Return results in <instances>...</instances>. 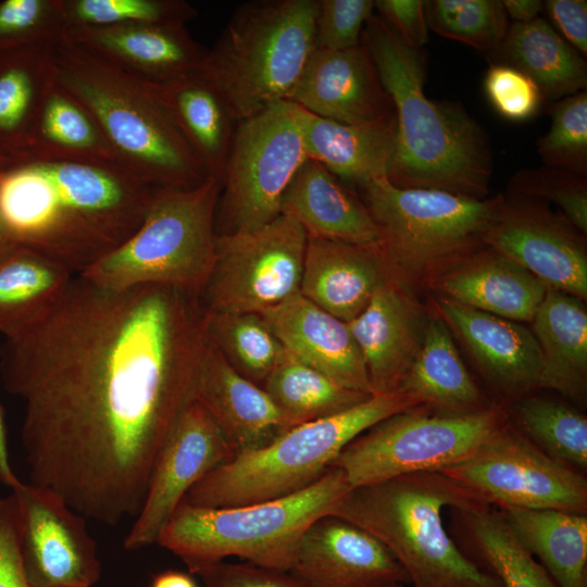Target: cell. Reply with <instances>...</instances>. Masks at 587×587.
<instances>
[{
    "instance_id": "obj_34",
    "label": "cell",
    "mask_w": 587,
    "mask_h": 587,
    "mask_svg": "<svg viewBox=\"0 0 587 587\" xmlns=\"http://www.w3.org/2000/svg\"><path fill=\"white\" fill-rule=\"evenodd\" d=\"M75 275L46 255L13 243L0 253V333L14 337L41 321Z\"/></svg>"
},
{
    "instance_id": "obj_56",
    "label": "cell",
    "mask_w": 587,
    "mask_h": 587,
    "mask_svg": "<svg viewBox=\"0 0 587 587\" xmlns=\"http://www.w3.org/2000/svg\"><path fill=\"white\" fill-rule=\"evenodd\" d=\"M9 160L10 158L0 152V167H2Z\"/></svg>"
},
{
    "instance_id": "obj_19",
    "label": "cell",
    "mask_w": 587,
    "mask_h": 587,
    "mask_svg": "<svg viewBox=\"0 0 587 587\" xmlns=\"http://www.w3.org/2000/svg\"><path fill=\"white\" fill-rule=\"evenodd\" d=\"M287 101L316 116L350 125L374 123L395 114L362 42L340 51L314 49Z\"/></svg>"
},
{
    "instance_id": "obj_5",
    "label": "cell",
    "mask_w": 587,
    "mask_h": 587,
    "mask_svg": "<svg viewBox=\"0 0 587 587\" xmlns=\"http://www.w3.org/2000/svg\"><path fill=\"white\" fill-rule=\"evenodd\" d=\"M485 505L491 504L453 478L425 472L351 488L330 514L383 542L411 587H501L496 576L461 551L441 517L446 507Z\"/></svg>"
},
{
    "instance_id": "obj_26",
    "label": "cell",
    "mask_w": 587,
    "mask_h": 587,
    "mask_svg": "<svg viewBox=\"0 0 587 587\" xmlns=\"http://www.w3.org/2000/svg\"><path fill=\"white\" fill-rule=\"evenodd\" d=\"M452 264L434 284L445 297L514 322L533 321L548 287L530 272L486 247Z\"/></svg>"
},
{
    "instance_id": "obj_43",
    "label": "cell",
    "mask_w": 587,
    "mask_h": 587,
    "mask_svg": "<svg viewBox=\"0 0 587 587\" xmlns=\"http://www.w3.org/2000/svg\"><path fill=\"white\" fill-rule=\"evenodd\" d=\"M551 127L537 142L545 166L587 174V92L562 98L549 108Z\"/></svg>"
},
{
    "instance_id": "obj_55",
    "label": "cell",
    "mask_w": 587,
    "mask_h": 587,
    "mask_svg": "<svg viewBox=\"0 0 587 587\" xmlns=\"http://www.w3.org/2000/svg\"><path fill=\"white\" fill-rule=\"evenodd\" d=\"M13 243L15 242H13L10 236V233L8 230V227L5 225V222L0 212V253Z\"/></svg>"
},
{
    "instance_id": "obj_17",
    "label": "cell",
    "mask_w": 587,
    "mask_h": 587,
    "mask_svg": "<svg viewBox=\"0 0 587 587\" xmlns=\"http://www.w3.org/2000/svg\"><path fill=\"white\" fill-rule=\"evenodd\" d=\"M234 457L214 420L198 401H192L157 457L142 507L124 540L125 549L137 550L157 542L188 490Z\"/></svg>"
},
{
    "instance_id": "obj_13",
    "label": "cell",
    "mask_w": 587,
    "mask_h": 587,
    "mask_svg": "<svg viewBox=\"0 0 587 587\" xmlns=\"http://www.w3.org/2000/svg\"><path fill=\"white\" fill-rule=\"evenodd\" d=\"M308 236L280 214L248 232L217 234L202 292L207 311L260 314L300 292Z\"/></svg>"
},
{
    "instance_id": "obj_35",
    "label": "cell",
    "mask_w": 587,
    "mask_h": 587,
    "mask_svg": "<svg viewBox=\"0 0 587 587\" xmlns=\"http://www.w3.org/2000/svg\"><path fill=\"white\" fill-rule=\"evenodd\" d=\"M499 511L560 587H587V514L516 507Z\"/></svg>"
},
{
    "instance_id": "obj_52",
    "label": "cell",
    "mask_w": 587,
    "mask_h": 587,
    "mask_svg": "<svg viewBox=\"0 0 587 587\" xmlns=\"http://www.w3.org/2000/svg\"><path fill=\"white\" fill-rule=\"evenodd\" d=\"M502 4L507 16L514 23H528L544 9V2L539 0H503Z\"/></svg>"
},
{
    "instance_id": "obj_57",
    "label": "cell",
    "mask_w": 587,
    "mask_h": 587,
    "mask_svg": "<svg viewBox=\"0 0 587 587\" xmlns=\"http://www.w3.org/2000/svg\"><path fill=\"white\" fill-rule=\"evenodd\" d=\"M386 587H407V586L403 585V584H394V585H389V586H386Z\"/></svg>"
},
{
    "instance_id": "obj_37",
    "label": "cell",
    "mask_w": 587,
    "mask_h": 587,
    "mask_svg": "<svg viewBox=\"0 0 587 587\" xmlns=\"http://www.w3.org/2000/svg\"><path fill=\"white\" fill-rule=\"evenodd\" d=\"M50 48L26 47L0 53V152L10 159L25 152L53 83Z\"/></svg>"
},
{
    "instance_id": "obj_38",
    "label": "cell",
    "mask_w": 587,
    "mask_h": 587,
    "mask_svg": "<svg viewBox=\"0 0 587 587\" xmlns=\"http://www.w3.org/2000/svg\"><path fill=\"white\" fill-rule=\"evenodd\" d=\"M261 386L291 427L337 414L371 397L337 384L288 352Z\"/></svg>"
},
{
    "instance_id": "obj_50",
    "label": "cell",
    "mask_w": 587,
    "mask_h": 587,
    "mask_svg": "<svg viewBox=\"0 0 587 587\" xmlns=\"http://www.w3.org/2000/svg\"><path fill=\"white\" fill-rule=\"evenodd\" d=\"M0 587H30L23 573L13 494L0 497Z\"/></svg>"
},
{
    "instance_id": "obj_32",
    "label": "cell",
    "mask_w": 587,
    "mask_h": 587,
    "mask_svg": "<svg viewBox=\"0 0 587 587\" xmlns=\"http://www.w3.org/2000/svg\"><path fill=\"white\" fill-rule=\"evenodd\" d=\"M451 510L454 541L501 587H560L516 539L499 510L492 505Z\"/></svg>"
},
{
    "instance_id": "obj_44",
    "label": "cell",
    "mask_w": 587,
    "mask_h": 587,
    "mask_svg": "<svg viewBox=\"0 0 587 587\" xmlns=\"http://www.w3.org/2000/svg\"><path fill=\"white\" fill-rule=\"evenodd\" d=\"M66 32L63 0L0 1V53L52 46Z\"/></svg>"
},
{
    "instance_id": "obj_24",
    "label": "cell",
    "mask_w": 587,
    "mask_h": 587,
    "mask_svg": "<svg viewBox=\"0 0 587 587\" xmlns=\"http://www.w3.org/2000/svg\"><path fill=\"white\" fill-rule=\"evenodd\" d=\"M383 247H363L308 237L300 294L349 323L391 280Z\"/></svg>"
},
{
    "instance_id": "obj_46",
    "label": "cell",
    "mask_w": 587,
    "mask_h": 587,
    "mask_svg": "<svg viewBox=\"0 0 587 587\" xmlns=\"http://www.w3.org/2000/svg\"><path fill=\"white\" fill-rule=\"evenodd\" d=\"M374 0H319L315 49L340 51L358 46Z\"/></svg>"
},
{
    "instance_id": "obj_47",
    "label": "cell",
    "mask_w": 587,
    "mask_h": 587,
    "mask_svg": "<svg viewBox=\"0 0 587 587\" xmlns=\"http://www.w3.org/2000/svg\"><path fill=\"white\" fill-rule=\"evenodd\" d=\"M484 89L494 109L510 121L532 118L544 101L538 87L527 75L502 63L488 68Z\"/></svg>"
},
{
    "instance_id": "obj_33",
    "label": "cell",
    "mask_w": 587,
    "mask_h": 587,
    "mask_svg": "<svg viewBox=\"0 0 587 587\" xmlns=\"http://www.w3.org/2000/svg\"><path fill=\"white\" fill-rule=\"evenodd\" d=\"M499 60L527 75L544 100H560L586 90L587 65L544 18L513 23L497 49Z\"/></svg>"
},
{
    "instance_id": "obj_27",
    "label": "cell",
    "mask_w": 587,
    "mask_h": 587,
    "mask_svg": "<svg viewBox=\"0 0 587 587\" xmlns=\"http://www.w3.org/2000/svg\"><path fill=\"white\" fill-rule=\"evenodd\" d=\"M280 213L295 218L308 237L383 247L379 229L365 204L310 158L289 184Z\"/></svg>"
},
{
    "instance_id": "obj_12",
    "label": "cell",
    "mask_w": 587,
    "mask_h": 587,
    "mask_svg": "<svg viewBox=\"0 0 587 587\" xmlns=\"http://www.w3.org/2000/svg\"><path fill=\"white\" fill-rule=\"evenodd\" d=\"M308 159L295 103L280 101L238 122L222 179L221 234L252 230L280 215L283 197Z\"/></svg>"
},
{
    "instance_id": "obj_42",
    "label": "cell",
    "mask_w": 587,
    "mask_h": 587,
    "mask_svg": "<svg viewBox=\"0 0 587 587\" xmlns=\"http://www.w3.org/2000/svg\"><path fill=\"white\" fill-rule=\"evenodd\" d=\"M67 29L138 24H184L198 15L184 0H63Z\"/></svg>"
},
{
    "instance_id": "obj_45",
    "label": "cell",
    "mask_w": 587,
    "mask_h": 587,
    "mask_svg": "<svg viewBox=\"0 0 587 587\" xmlns=\"http://www.w3.org/2000/svg\"><path fill=\"white\" fill-rule=\"evenodd\" d=\"M509 189L511 193L555 203L576 229L587 233L586 177L549 166L521 170L511 178Z\"/></svg>"
},
{
    "instance_id": "obj_3",
    "label": "cell",
    "mask_w": 587,
    "mask_h": 587,
    "mask_svg": "<svg viewBox=\"0 0 587 587\" xmlns=\"http://www.w3.org/2000/svg\"><path fill=\"white\" fill-rule=\"evenodd\" d=\"M369 50L396 116V148L387 173L402 188H432L485 199L492 158L483 128L459 103L424 93L425 62L377 15L364 25Z\"/></svg>"
},
{
    "instance_id": "obj_7",
    "label": "cell",
    "mask_w": 587,
    "mask_h": 587,
    "mask_svg": "<svg viewBox=\"0 0 587 587\" xmlns=\"http://www.w3.org/2000/svg\"><path fill=\"white\" fill-rule=\"evenodd\" d=\"M421 405L399 390L373 395L337 414L292 427L271 444L236 454L196 483L182 501L208 508L264 502L319 480L341 450L378 422Z\"/></svg>"
},
{
    "instance_id": "obj_15",
    "label": "cell",
    "mask_w": 587,
    "mask_h": 587,
    "mask_svg": "<svg viewBox=\"0 0 587 587\" xmlns=\"http://www.w3.org/2000/svg\"><path fill=\"white\" fill-rule=\"evenodd\" d=\"M484 243L517 263L548 289L587 297V252L583 234L544 200L498 196Z\"/></svg>"
},
{
    "instance_id": "obj_30",
    "label": "cell",
    "mask_w": 587,
    "mask_h": 587,
    "mask_svg": "<svg viewBox=\"0 0 587 587\" xmlns=\"http://www.w3.org/2000/svg\"><path fill=\"white\" fill-rule=\"evenodd\" d=\"M152 85L209 175L222 183L236 121L220 90L201 70Z\"/></svg>"
},
{
    "instance_id": "obj_14",
    "label": "cell",
    "mask_w": 587,
    "mask_h": 587,
    "mask_svg": "<svg viewBox=\"0 0 587 587\" xmlns=\"http://www.w3.org/2000/svg\"><path fill=\"white\" fill-rule=\"evenodd\" d=\"M491 505L587 514V480L510 421L464 461L440 471Z\"/></svg>"
},
{
    "instance_id": "obj_49",
    "label": "cell",
    "mask_w": 587,
    "mask_h": 587,
    "mask_svg": "<svg viewBox=\"0 0 587 587\" xmlns=\"http://www.w3.org/2000/svg\"><path fill=\"white\" fill-rule=\"evenodd\" d=\"M377 15L409 47L420 50L428 39L425 1L374 0Z\"/></svg>"
},
{
    "instance_id": "obj_21",
    "label": "cell",
    "mask_w": 587,
    "mask_h": 587,
    "mask_svg": "<svg viewBox=\"0 0 587 587\" xmlns=\"http://www.w3.org/2000/svg\"><path fill=\"white\" fill-rule=\"evenodd\" d=\"M260 315L298 361L348 389L373 396L364 360L346 322L300 292Z\"/></svg>"
},
{
    "instance_id": "obj_22",
    "label": "cell",
    "mask_w": 587,
    "mask_h": 587,
    "mask_svg": "<svg viewBox=\"0 0 587 587\" xmlns=\"http://www.w3.org/2000/svg\"><path fill=\"white\" fill-rule=\"evenodd\" d=\"M437 308L497 391L516 400L538 389L541 352L529 329L446 297Z\"/></svg>"
},
{
    "instance_id": "obj_36",
    "label": "cell",
    "mask_w": 587,
    "mask_h": 587,
    "mask_svg": "<svg viewBox=\"0 0 587 587\" xmlns=\"http://www.w3.org/2000/svg\"><path fill=\"white\" fill-rule=\"evenodd\" d=\"M17 159L122 165L90 112L54 82L45 96L28 146Z\"/></svg>"
},
{
    "instance_id": "obj_39",
    "label": "cell",
    "mask_w": 587,
    "mask_h": 587,
    "mask_svg": "<svg viewBox=\"0 0 587 587\" xmlns=\"http://www.w3.org/2000/svg\"><path fill=\"white\" fill-rule=\"evenodd\" d=\"M509 421L548 455L579 470L587 467V419L567 403L537 395L515 400Z\"/></svg>"
},
{
    "instance_id": "obj_28",
    "label": "cell",
    "mask_w": 587,
    "mask_h": 587,
    "mask_svg": "<svg viewBox=\"0 0 587 587\" xmlns=\"http://www.w3.org/2000/svg\"><path fill=\"white\" fill-rule=\"evenodd\" d=\"M300 118L308 157L340 180L361 187L387 176L396 148L395 114L374 123L350 125L300 108Z\"/></svg>"
},
{
    "instance_id": "obj_16",
    "label": "cell",
    "mask_w": 587,
    "mask_h": 587,
    "mask_svg": "<svg viewBox=\"0 0 587 587\" xmlns=\"http://www.w3.org/2000/svg\"><path fill=\"white\" fill-rule=\"evenodd\" d=\"M15 500L18 550L30 587H91L101 576L85 516L49 488L21 483Z\"/></svg>"
},
{
    "instance_id": "obj_23",
    "label": "cell",
    "mask_w": 587,
    "mask_h": 587,
    "mask_svg": "<svg viewBox=\"0 0 587 587\" xmlns=\"http://www.w3.org/2000/svg\"><path fill=\"white\" fill-rule=\"evenodd\" d=\"M65 37L152 84L200 71L207 54L184 24L74 27Z\"/></svg>"
},
{
    "instance_id": "obj_6",
    "label": "cell",
    "mask_w": 587,
    "mask_h": 587,
    "mask_svg": "<svg viewBox=\"0 0 587 587\" xmlns=\"http://www.w3.org/2000/svg\"><path fill=\"white\" fill-rule=\"evenodd\" d=\"M350 489L342 471L329 466L308 488L274 500L227 508L182 501L157 544L180 558L189 573L228 557L289 572L305 530Z\"/></svg>"
},
{
    "instance_id": "obj_20",
    "label": "cell",
    "mask_w": 587,
    "mask_h": 587,
    "mask_svg": "<svg viewBox=\"0 0 587 587\" xmlns=\"http://www.w3.org/2000/svg\"><path fill=\"white\" fill-rule=\"evenodd\" d=\"M196 401L214 420L235 455L262 448L292 428L262 386L239 374L209 338Z\"/></svg>"
},
{
    "instance_id": "obj_4",
    "label": "cell",
    "mask_w": 587,
    "mask_h": 587,
    "mask_svg": "<svg viewBox=\"0 0 587 587\" xmlns=\"http://www.w3.org/2000/svg\"><path fill=\"white\" fill-rule=\"evenodd\" d=\"M52 79L95 117L120 163L158 188L188 189L210 175L153 85L71 41L50 48Z\"/></svg>"
},
{
    "instance_id": "obj_1",
    "label": "cell",
    "mask_w": 587,
    "mask_h": 587,
    "mask_svg": "<svg viewBox=\"0 0 587 587\" xmlns=\"http://www.w3.org/2000/svg\"><path fill=\"white\" fill-rule=\"evenodd\" d=\"M198 297L75 275L41 321L5 339L0 373L24 403L29 484L107 525L138 515L157 457L196 400L208 342Z\"/></svg>"
},
{
    "instance_id": "obj_2",
    "label": "cell",
    "mask_w": 587,
    "mask_h": 587,
    "mask_svg": "<svg viewBox=\"0 0 587 587\" xmlns=\"http://www.w3.org/2000/svg\"><path fill=\"white\" fill-rule=\"evenodd\" d=\"M157 188L120 164L10 159L0 212L13 242L79 275L137 230Z\"/></svg>"
},
{
    "instance_id": "obj_10",
    "label": "cell",
    "mask_w": 587,
    "mask_h": 587,
    "mask_svg": "<svg viewBox=\"0 0 587 587\" xmlns=\"http://www.w3.org/2000/svg\"><path fill=\"white\" fill-rule=\"evenodd\" d=\"M389 261L415 275L452 265L486 247L498 196L476 199L440 189L402 188L387 176L359 187Z\"/></svg>"
},
{
    "instance_id": "obj_11",
    "label": "cell",
    "mask_w": 587,
    "mask_h": 587,
    "mask_svg": "<svg viewBox=\"0 0 587 587\" xmlns=\"http://www.w3.org/2000/svg\"><path fill=\"white\" fill-rule=\"evenodd\" d=\"M509 421L499 404L470 414L417 405L396 413L349 442L330 466L351 488L401 475L440 472L471 457Z\"/></svg>"
},
{
    "instance_id": "obj_54",
    "label": "cell",
    "mask_w": 587,
    "mask_h": 587,
    "mask_svg": "<svg viewBox=\"0 0 587 587\" xmlns=\"http://www.w3.org/2000/svg\"><path fill=\"white\" fill-rule=\"evenodd\" d=\"M149 587H198L190 573L165 570L152 576Z\"/></svg>"
},
{
    "instance_id": "obj_51",
    "label": "cell",
    "mask_w": 587,
    "mask_h": 587,
    "mask_svg": "<svg viewBox=\"0 0 587 587\" xmlns=\"http://www.w3.org/2000/svg\"><path fill=\"white\" fill-rule=\"evenodd\" d=\"M544 8L565 40L585 57L587 54V1L547 0L544 2Z\"/></svg>"
},
{
    "instance_id": "obj_53",
    "label": "cell",
    "mask_w": 587,
    "mask_h": 587,
    "mask_svg": "<svg viewBox=\"0 0 587 587\" xmlns=\"http://www.w3.org/2000/svg\"><path fill=\"white\" fill-rule=\"evenodd\" d=\"M0 483L11 490L22 482L15 475L9 460L7 428L4 415L0 405Z\"/></svg>"
},
{
    "instance_id": "obj_9",
    "label": "cell",
    "mask_w": 587,
    "mask_h": 587,
    "mask_svg": "<svg viewBox=\"0 0 587 587\" xmlns=\"http://www.w3.org/2000/svg\"><path fill=\"white\" fill-rule=\"evenodd\" d=\"M221 188L212 175L193 188H157L137 230L79 276L109 289L162 285L202 292L214 262Z\"/></svg>"
},
{
    "instance_id": "obj_29",
    "label": "cell",
    "mask_w": 587,
    "mask_h": 587,
    "mask_svg": "<svg viewBox=\"0 0 587 587\" xmlns=\"http://www.w3.org/2000/svg\"><path fill=\"white\" fill-rule=\"evenodd\" d=\"M398 390L441 414L486 410L489 401L463 363L445 321L432 317Z\"/></svg>"
},
{
    "instance_id": "obj_48",
    "label": "cell",
    "mask_w": 587,
    "mask_h": 587,
    "mask_svg": "<svg viewBox=\"0 0 587 587\" xmlns=\"http://www.w3.org/2000/svg\"><path fill=\"white\" fill-rule=\"evenodd\" d=\"M203 587H311L288 571L250 563L215 562L195 570Z\"/></svg>"
},
{
    "instance_id": "obj_40",
    "label": "cell",
    "mask_w": 587,
    "mask_h": 587,
    "mask_svg": "<svg viewBox=\"0 0 587 587\" xmlns=\"http://www.w3.org/2000/svg\"><path fill=\"white\" fill-rule=\"evenodd\" d=\"M209 340L243 377L261 384L284 359L287 350L257 313L209 312Z\"/></svg>"
},
{
    "instance_id": "obj_25",
    "label": "cell",
    "mask_w": 587,
    "mask_h": 587,
    "mask_svg": "<svg viewBox=\"0 0 587 587\" xmlns=\"http://www.w3.org/2000/svg\"><path fill=\"white\" fill-rule=\"evenodd\" d=\"M347 324L364 360L372 394L397 391L422 342L413 300L390 280Z\"/></svg>"
},
{
    "instance_id": "obj_41",
    "label": "cell",
    "mask_w": 587,
    "mask_h": 587,
    "mask_svg": "<svg viewBox=\"0 0 587 587\" xmlns=\"http://www.w3.org/2000/svg\"><path fill=\"white\" fill-rule=\"evenodd\" d=\"M425 17L438 35L482 51H496L509 27L499 0H429Z\"/></svg>"
},
{
    "instance_id": "obj_18",
    "label": "cell",
    "mask_w": 587,
    "mask_h": 587,
    "mask_svg": "<svg viewBox=\"0 0 587 587\" xmlns=\"http://www.w3.org/2000/svg\"><path fill=\"white\" fill-rule=\"evenodd\" d=\"M289 572L311 587L409 584L405 571L383 542L332 514L305 530Z\"/></svg>"
},
{
    "instance_id": "obj_31",
    "label": "cell",
    "mask_w": 587,
    "mask_h": 587,
    "mask_svg": "<svg viewBox=\"0 0 587 587\" xmlns=\"http://www.w3.org/2000/svg\"><path fill=\"white\" fill-rule=\"evenodd\" d=\"M583 300L548 289L534 322L541 352L538 389H551L576 402L587 390V312Z\"/></svg>"
},
{
    "instance_id": "obj_8",
    "label": "cell",
    "mask_w": 587,
    "mask_h": 587,
    "mask_svg": "<svg viewBox=\"0 0 587 587\" xmlns=\"http://www.w3.org/2000/svg\"><path fill=\"white\" fill-rule=\"evenodd\" d=\"M319 0H254L240 4L201 71L238 123L288 100L315 49Z\"/></svg>"
}]
</instances>
